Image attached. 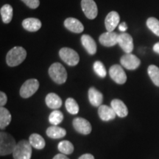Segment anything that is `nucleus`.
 Returning <instances> with one entry per match:
<instances>
[{"mask_svg":"<svg viewBox=\"0 0 159 159\" xmlns=\"http://www.w3.org/2000/svg\"><path fill=\"white\" fill-rule=\"evenodd\" d=\"M27 57V51L21 47L12 48L6 56V62L9 66H17L25 61Z\"/></svg>","mask_w":159,"mask_h":159,"instance_id":"1","label":"nucleus"},{"mask_svg":"<svg viewBox=\"0 0 159 159\" xmlns=\"http://www.w3.org/2000/svg\"><path fill=\"white\" fill-rule=\"evenodd\" d=\"M15 139L11 134L5 132L0 133V155L1 156H7L13 153L16 146Z\"/></svg>","mask_w":159,"mask_h":159,"instance_id":"2","label":"nucleus"},{"mask_svg":"<svg viewBox=\"0 0 159 159\" xmlns=\"http://www.w3.org/2000/svg\"><path fill=\"white\" fill-rule=\"evenodd\" d=\"M51 79L57 84H63L67 80V72L64 66L60 63H54L49 69Z\"/></svg>","mask_w":159,"mask_h":159,"instance_id":"3","label":"nucleus"},{"mask_svg":"<svg viewBox=\"0 0 159 159\" xmlns=\"http://www.w3.org/2000/svg\"><path fill=\"white\" fill-rule=\"evenodd\" d=\"M32 148L29 141L22 140L18 142L13 152L14 159H30L32 156Z\"/></svg>","mask_w":159,"mask_h":159,"instance_id":"4","label":"nucleus"},{"mask_svg":"<svg viewBox=\"0 0 159 159\" xmlns=\"http://www.w3.org/2000/svg\"><path fill=\"white\" fill-rule=\"evenodd\" d=\"M59 55L63 62L70 66L77 65L80 61V57L77 52L68 47H63L59 51Z\"/></svg>","mask_w":159,"mask_h":159,"instance_id":"5","label":"nucleus"},{"mask_svg":"<svg viewBox=\"0 0 159 159\" xmlns=\"http://www.w3.org/2000/svg\"><path fill=\"white\" fill-rule=\"evenodd\" d=\"M39 88V82L36 79L27 80L20 89V95L23 98H29L33 96Z\"/></svg>","mask_w":159,"mask_h":159,"instance_id":"6","label":"nucleus"},{"mask_svg":"<svg viewBox=\"0 0 159 159\" xmlns=\"http://www.w3.org/2000/svg\"><path fill=\"white\" fill-rule=\"evenodd\" d=\"M109 75L111 79L117 84L122 85L127 81V75L120 65H113L109 69Z\"/></svg>","mask_w":159,"mask_h":159,"instance_id":"7","label":"nucleus"},{"mask_svg":"<svg viewBox=\"0 0 159 159\" xmlns=\"http://www.w3.org/2000/svg\"><path fill=\"white\" fill-rule=\"evenodd\" d=\"M120 63L123 67L128 70H135L139 68L141 64V61L136 55L131 53L122 55L120 58Z\"/></svg>","mask_w":159,"mask_h":159,"instance_id":"8","label":"nucleus"},{"mask_svg":"<svg viewBox=\"0 0 159 159\" xmlns=\"http://www.w3.org/2000/svg\"><path fill=\"white\" fill-rule=\"evenodd\" d=\"M81 7L88 19H94L98 14L97 5L94 0H82L81 1Z\"/></svg>","mask_w":159,"mask_h":159,"instance_id":"9","label":"nucleus"},{"mask_svg":"<svg viewBox=\"0 0 159 159\" xmlns=\"http://www.w3.org/2000/svg\"><path fill=\"white\" fill-rule=\"evenodd\" d=\"M72 123L75 130L80 134L89 135L92 130L90 122L82 117H77L74 119Z\"/></svg>","mask_w":159,"mask_h":159,"instance_id":"10","label":"nucleus"},{"mask_svg":"<svg viewBox=\"0 0 159 159\" xmlns=\"http://www.w3.org/2000/svg\"><path fill=\"white\" fill-rule=\"evenodd\" d=\"M118 43L119 47L126 54L131 53L134 50V40L130 34L126 33H122L119 35Z\"/></svg>","mask_w":159,"mask_h":159,"instance_id":"11","label":"nucleus"},{"mask_svg":"<svg viewBox=\"0 0 159 159\" xmlns=\"http://www.w3.org/2000/svg\"><path fill=\"white\" fill-rule=\"evenodd\" d=\"M119 35L115 32H106L102 33L99 38V43L107 47H114L118 43Z\"/></svg>","mask_w":159,"mask_h":159,"instance_id":"12","label":"nucleus"},{"mask_svg":"<svg viewBox=\"0 0 159 159\" xmlns=\"http://www.w3.org/2000/svg\"><path fill=\"white\" fill-rule=\"evenodd\" d=\"M120 18L119 13L116 11H111L107 15L105 19V25L108 32H113L118 26Z\"/></svg>","mask_w":159,"mask_h":159,"instance_id":"13","label":"nucleus"},{"mask_svg":"<svg viewBox=\"0 0 159 159\" xmlns=\"http://www.w3.org/2000/svg\"><path fill=\"white\" fill-rule=\"evenodd\" d=\"M64 26L67 30L75 33H81L84 30L83 24L75 18H68L64 21Z\"/></svg>","mask_w":159,"mask_h":159,"instance_id":"14","label":"nucleus"},{"mask_svg":"<svg viewBox=\"0 0 159 159\" xmlns=\"http://www.w3.org/2000/svg\"><path fill=\"white\" fill-rule=\"evenodd\" d=\"M98 114L99 118L102 121H108L113 120L116 118V112L114 111V109L111 108V106H108L105 105H101L98 108Z\"/></svg>","mask_w":159,"mask_h":159,"instance_id":"15","label":"nucleus"},{"mask_svg":"<svg viewBox=\"0 0 159 159\" xmlns=\"http://www.w3.org/2000/svg\"><path fill=\"white\" fill-rule=\"evenodd\" d=\"M111 108L114 109L116 115L121 118H125L128 116V109L122 100L118 99H114L111 102Z\"/></svg>","mask_w":159,"mask_h":159,"instance_id":"16","label":"nucleus"},{"mask_svg":"<svg viewBox=\"0 0 159 159\" xmlns=\"http://www.w3.org/2000/svg\"><path fill=\"white\" fill-rule=\"evenodd\" d=\"M81 43L89 55H94L97 52L96 42L89 35H83L81 37Z\"/></svg>","mask_w":159,"mask_h":159,"instance_id":"17","label":"nucleus"},{"mask_svg":"<svg viewBox=\"0 0 159 159\" xmlns=\"http://www.w3.org/2000/svg\"><path fill=\"white\" fill-rule=\"evenodd\" d=\"M89 99L93 106L99 107L103 101V95L97 89L91 87L89 90Z\"/></svg>","mask_w":159,"mask_h":159,"instance_id":"18","label":"nucleus"},{"mask_svg":"<svg viewBox=\"0 0 159 159\" xmlns=\"http://www.w3.org/2000/svg\"><path fill=\"white\" fill-rule=\"evenodd\" d=\"M24 29L29 32H36L41 27V21L35 18H28L22 21Z\"/></svg>","mask_w":159,"mask_h":159,"instance_id":"19","label":"nucleus"},{"mask_svg":"<svg viewBox=\"0 0 159 159\" xmlns=\"http://www.w3.org/2000/svg\"><path fill=\"white\" fill-rule=\"evenodd\" d=\"M45 102L49 108L55 109V110L61 108L62 105V99L55 93H49L47 94L46 97Z\"/></svg>","mask_w":159,"mask_h":159,"instance_id":"20","label":"nucleus"},{"mask_svg":"<svg viewBox=\"0 0 159 159\" xmlns=\"http://www.w3.org/2000/svg\"><path fill=\"white\" fill-rule=\"evenodd\" d=\"M46 134L49 138L58 139L63 138L66 134V131L64 128H60L57 125H53V126H51L47 128Z\"/></svg>","mask_w":159,"mask_h":159,"instance_id":"21","label":"nucleus"},{"mask_svg":"<svg viewBox=\"0 0 159 159\" xmlns=\"http://www.w3.org/2000/svg\"><path fill=\"white\" fill-rule=\"evenodd\" d=\"M29 142L31 146L37 150H42L44 148L46 143L44 139L41 135L38 134H33L30 135L29 138Z\"/></svg>","mask_w":159,"mask_h":159,"instance_id":"22","label":"nucleus"},{"mask_svg":"<svg viewBox=\"0 0 159 159\" xmlns=\"http://www.w3.org/2000/svg\"><path fill=\"white\" fill-rule=\"evenodd\" d=\"M11 122V114L7 108H0V128L5 129Z\"/></svg>","mask_w":159,"mask_h":159,"instance_id":"23","label":"nucleus"},{"mask_svg":"<svg viewBox=\"0 0 159 159\" xmlns=\"http://www.w3.org/2000/svg\"><path fill=\"white\" fill-rule=\"evenodd\" d=\"M0 13H1L2 19L3 22L5 24H8L13 19V10L11 5H5L1 7L0 10Z\"/></svg>","mask_w":159,"mask_h":159,"instance_id":"24","label":"nucleus"},{"mask_svg":"<svg viewBox=\"0 0 159 159\" xmlns=\"http://www.w3.org/2000/svg\"><path fill=\"white\" fill-rule=\"evenodd\" d=\"M57 148L58 150L61 152L62 154L66 155H70L74 152V145L72 144V143L69 142V141H62L61 142L57 145Z\"/></svg>","mask_w":159,"mask_h":159,"instance_id":"25","label":"nucleus"},{"mask_svg":"<svg viewBox=\"0 0 159 159\" xmlns=\"http://www.w3.org/2000/svg\"><path fill=\"white\" fill-rule=\"evenodd\" d=\"M148 72L151 80L156 86L159 87V68L155 65L149 66Z\"/></svg>","mask_w":159,"mask_h":159,"instance_id":"26","label":"nucleus"},{"mask_svg":"<svg viewBox=\"0 0 159 159\" xmlns=\"http://www.w3.org/2000/svg\"><path fill=\"white\" fill-rule=\"evenodd\" d=\"M66 108L69 114L75 115L79 112V105L73 98H68L66 100Z\"/></svg>","mask_w":159,"mask_h":159,"instance_id":"27","label":"nucleus"},{"mask_svg":"<svg viewBox=\"0 0 159 159\" xmlns=\"http://www.w3.org/2000/svg\"><path fill=\"white\" fill-rule=\"evenodd\" d=\"M63 114L61 111L55 110L51 113L49 116V121L53 125H58L63 122Z\"/></svg>","mask_w":159,"mask_h":159,"instance_id":"28","label":"nucleus"},{"mask_svg":"<svg viewBox=\"0 0 159 159\" xmlns=\"http://www.w3.org/2000/svg\"><path fill=\"white\" fill-rule=\"evenodd\" d=\"M147 26L155 35L159 37V21L156 18L150 17L147 20Z\"/></svg>","mask_w":159,"mask_h":159,"instance_id":"29","label":"nucleus"},{"mask_svg":"<svg viewBox=\"0 0 159 159\" xmlns=\"http://www.w3.org/2000/svg\"><path fill=\"white\" fill-rule=\"evenodd\" d=\"M93 68H94L95 73L99 77L104 78L106 76V69H105L104 65H103V63L101 61H96V62H94V65H93Z\"/></svg>","mask_w":159,"mask_h":159,"instance_id":"30","label":"nucleus"},{"mask_svg":"<svg viewBox=\"0 0 159 159\" xmlns=\"http://www.w3.org/2000/svg\"><path fill=\"white\" fill-rule=\"evenodd\" d=\"M21 1H22L27 7L31 9L37 8L40 5L39 0H21Z\"/></svg>","mask_w":159,"mask_h":159,"instance_id":"31","label":"nucleus"},{"mask_svg":"<svg viewBox=\"0 0 159 159\" xmlns=\"http://www.w3.org/2000/svg\"><path fill=\"white\" fill-rule=\"evenodd\" d=\"M7 97L6 96V94L2 91H1L0 92V105H1V107H3L7 103Z\"/></svg>","mask_w":159,"mask_h":159,"instance_id":"32","label":"nucleus"},{"mask_svg":"<svg viewBox=\"0 0 159 159\" xmlns=\"http://www.w3.org/2000/svg\"><path fill=\"white\" fill-rule=\"evenodd\" d=\"M119 29L121 32H122V33H125V32L127 30H128V25H126V23H125V22L121 23L120 25H119Z\"/></svg>","mask_w":159,"mask_h":159,"instance_id":"33","label":"nucleus"},{"mask_svg":"<svg viewBox=\"0 0 159 159\" xmlns=\"http://www.w3.org/2000/svg\"><path fill=\"white\" fill-rule=\"evenodd\" d=\"M78 159H94V156H92L91 154L89 153H85L81 156Z\"/></svg>","mask_w":159,"mask_h":159,"instance_id":"34","label":"nucleus"},{"mask_svg":"<svg viewBox=\"0 0 159 159\" xmlns=\"http://www.w3.org/2000/svg\"><path fill=\"white\" fill-rule=\"evenodd\" d=\"M52 159H69V158L66 156V155L60 153V154L56 155V156H55Z\"/></svg>","mask_w":159,"mask_h":159,"instance_id":"35","label":"nucleus"},{"mask_svg":"<svg viewBox=\"0 0 159 159\" xmlns=\"http://www.w3.org/2000/svg\"><path fill=\"white\" fill-rule=\"evenodd\" d=\"M153 51L159 54V42L156 43V44L153 46Z\"/></svg>","mask_w":159,"mask_h":159,"instance_id":"36","label":"nucleus"}]
</instances>
